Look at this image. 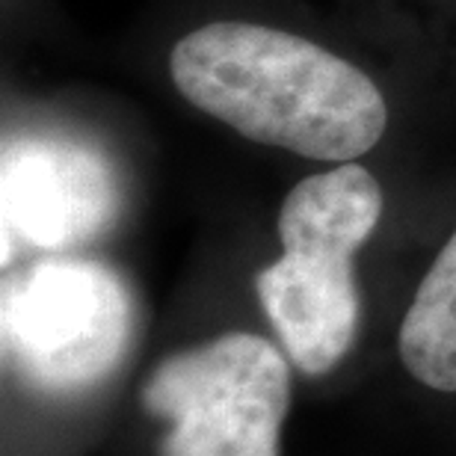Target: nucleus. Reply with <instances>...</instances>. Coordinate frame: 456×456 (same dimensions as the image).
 <instances>
[{"mask_svg":"<svg viewBox=\"0 0 456 456\" xmlns=\"http://www.w3.org/2000/svg\"><path fill=\"white\" fill-rule=\"evenodd\" d=\"M169 75L196 110L261 145L350 163L382 140L386 98L353 62L252 21H214L169 53Z\"/></svg>","mask_w":456,"mask_h":456,"instance_id":"f257e3e1","label":"nucleus"},{"mask_svg":"<svg viewBox=\"0 0 456 456\" xmlns=\"http://www.w3.org/2000/svg\"><path fill=\"white\" fill-rule=\"evenodd\" d=\"M379 216V181L353 160L303 178L281 202V258L258 270L255 294L288 359L308 377L330 373L350 353L362 314L353 255Z\"/></svg>","mask_w":456,"mask_h":456,"instance_id":"f03ea898","label":"nucleus"},{"mask_svg":"<svg viewBox=\"0 0 456 456\" xmlns=\"http://www.w3.org/2000/svg\"><path fill=\"white\" fill-rule=\"evenodd\" d=\"M140 400L169 424L158 456H279L290 368L267 338L228 332L167 355Z\"/></svg>","mask_w":456,"mask_h":456,"instance_id":"7ed1b4c3","label":"nucleus"},{"mask_svg":"<svg viewBox=\"0 0 456 456\" xmlns=\"http://www.w3.org/2000/svg\"><path fill=\"white\" fill-rule=\"evenodd\" d=\"M4 355L48 395H75L107 379L131 346L134 308L110 267L51 258L4 281Z\"/></svg>","mask_w":456,"mask_h":456,"instance_id":"20e7f679","label":"nucleus"},{"mask_svg":"<svg viewBox=\"0 0 456 456\" xmlns=\"http://www.w3.org/2000/svg\"><path fill=\"white\" fill-rule=\"evenodd\" d=\"M0 181L4 264L18 246L71 249L93 240L118 211V190L107 160L71 140H9Z\"/></svg>","mask_w":456,"mask_h":456,"instance_id":"39448f33","label":"nucleus"},{"mask_svg":"<svg viewBox=\"0 0 456 456\" xmlns=\"http://www.w3.org/2000/svg\"><path fill=\"white\" fill-rule=\"evenodd\" d=\"M397 353L427 388L456 391V232L415 290L400 323Z\"/></svg>","mask_w":456,"mask_h":456,"instance_id":"423d86ee","label":"nucleus"}]
</instances>
